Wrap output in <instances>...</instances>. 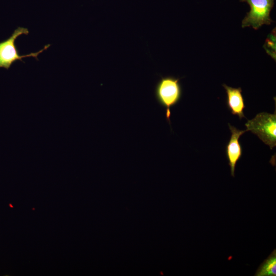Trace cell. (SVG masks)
Returning <instances> with one entry per match:
<instances>
[{"instance_id":"cell-6","label":"cell","mask_w":276,"mask_h":276,"mask_svg":"<svg viewBox=\"0 0 276 276\" xmlns=\"http://www.w3.org/2000/svg\"><path fill=\"white\" fill-rule=\"evenodd\" d=\"M222 86L227 94V106L234 115H237L241 119L245 118L243 110L245 108L244 100L242 95L241 87L234 88L223 84Z\"/></svg>"},{"instance_id":"cell-7","label":"cell","mask_w":276,"mask_h":276,"mask_svg":"<svg viewBox=\"0 0 276 276\" xmlns=\"http://www.w3.org/2000/svg\"><path fill=\"white\" fill-rule=\"evenodd\" d=\"M256 276L276 275V250L272 251L258 268Z\"/></svg>"},{"instance_id":"cell-4","label":"cell","mask_w":276,"mask_h":276,"mask_svg":"<svg viewBox=\"0 0 276 276\" xmlns=\"http://www.w3.org/2000/svg\"><path fill=\"white\" fill-rule=\"evenodd\" d=\"M247 3L250 10L242 21V27H251L258 30L263 25H269L273 22L270 16L274 6V0H240Z\"/></svg>"},{"instance_id":"cell-3","label":"cell","mask_w":276,"mask_h":276,"mask_svg":"<svg viewBox=\"0 0 276 276\" xmlns=\"http://www.w3.org/2000/svg\"><path fill=\"white\" fill-rule=\"evenodd\" d=\"M29 33L27 28L19 27L14 30L10 37L0 42V68L8 70L16 61L20 60L23 62L22 60L23 58L32 57L38 60V55L50 46L49 44L46 45L43 49L37 52L24 55L19 54L15 45V40L18 36L21 35H27Z\"/></svg>"},{"instance_id":"cell-1","label":"cell","mask_w":276,"mask_h":276,"mask_svg":"<svg viewBox=\"0 0 276 276\" xmlns=\"http://www.w3.org/2000/svg\"><path fill=\"white\" fill-rule=\"evenodd\" d=\"M179 78L168 76L161 77L155 89V96L158 103L166 108V117L170 124V108L180 100L182 89Z\"/></svg>"},{"instance_id":"cell-2","label":"cell","mask_w":276,"mask_h":276,"mask_svg":"<svg viewBox=\"0 0 276 276\" xmlns=\"http://www.w3.org/2000/svg\"><path fill=\"white\" fill-rule=\"evenodd\" d=\"M246 131L256 134L272 149L276 146V114L261 112L245 124Z\"/></svg>"},{"instance_id":"cell-5","label":"cell","mask_w":276,"mask_h":276,"mask_svg":"<svg viewBox=\"0 0 276 276\" xmlns=\"http://www.w3.org/2000/svg\"><path fill=\"white\" fill-rule=\"evenodd\" d=\"M228 127L231 131V136L226 146V154L231 168V175L234 177L236 165L242 154V149L239 139L246 131L240 130L229 124Z\"/></svg>"}]
</instances>
